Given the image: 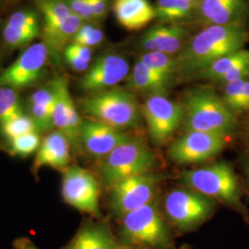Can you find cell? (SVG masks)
I'll return each instance as SVG.
<instances>
[{
  "label": "cell",
  "mask_w": 249,
  "mask_h": 249,
  "mask_svg": "<svg viewBox=\"0 0 249 249\" xmlns=\"http://www.w3.org/2000/svg\"><path fill=\"white\" fill-rule=\"evenodd\" d=\"M24 115L18 90L0 86V126Z\"/></svg>",
  "instance_id": "cell-27"
},
{
  "label": "cell",
  "mask_w": 249,
  "mask_h": 249,
  "mask_svg": "<svg viewBox=\"0 0 249 249\" xmlns=\"http://www.w3.org/2000/svg\"><path fill=\"white\" fill-rule=\"evenodd\" d=\"M248 77L224 84L223 101L232 113H237L241 96Z\"/></svg>",
  "instance_id": "cell-32"
},
{
  "label": "cell",
  "mask_w": 249,
  "mask_h": 249,
  "mask_svg": "<svg viewBox=\"0 0 249 249\" xmlns=\"http://www.w3.org/2000/svg\"><path fill=\"white\" fill-rule=\"evenodd\" d=\"M54 104L53 111V128L61 131L70 140L71 147L78 150L80 147V130L82 119L72 99L69 81L64 77L53 80Z\"/></svg>",
  "instance_id": "cell-14"
},
{
  "label": "cell",
  "mask_w": 249,
  "mask_h": 249,
  "mask_svg": "<svg viewBox=\"0 0 249 249\" xmlns=\"http://www.w3.org/2000/svg\"><path fill=\"white\" fill-rule=\"evenodd\" d=\"M155 9L156 18L162 22L175 23L190 18L196 5L188 0H157Z\"/></svg>",
  "instance_id": "cell-26"
},
{
  "label": "cell",
  "mask_w": 249,
  "mask_h": 249,
  "mask_svg": "<svg viewBox=\"0 0 249 249\" xmlns=\"http://www.w3.org/2000/svg\"><path fill=\"white\" fill-rule=\"evenodd\" d=\"M247 111H249V77H248L244 87L243 94L241 96L239 106L237 109V113H243Z\"/></svg>",
  "instance_id": "cell-37"
},
{
  "label": "cell",
  "mask_w": 249,
  "mask_h": 249,
  "mask_svg": "<svg viewBox=\"0 0 249 249\" xmlns=\"http://www.w3.org/2000/svg\"><path fill=\"white\" fill-rule=\"evenodd\" d=\"M67 2L72 13L81 18L84 22L95 20L89 7V0H67Z\"/></svg>",
  "instance_id": "cell-33"
},
{
  "label": "cell",
  "mask_w": 249,
  "mask_h": 249,
  "mask_svg": "<svg viewBox=\"0 0 249 249\" xmlns=\"http://www.w3.org/2000/svg\"><path fill=\"white\" fill-rule=\"evenodd\" d=\"M140 60L151 70L172 79H175V76L178 74V59L172 54L161 52H146L141 55Z\"/></svg>",
  "instance_id": "cell-28"
},
{
  "label": "cell",
  "mask_w": 249,
  "mask_h": 249,
  "mask_svg": "<svg viewBox=\"0 0 249 249\" xmlns=\"http://www.w3.org/2000/svg\"><path fill=\"white\" fill-rule=\"evenodd\" d=\"M50 57L49 49L43 41L27 46L18 58L1 72L0 86L18 90L35 85L45 77Z\"/></svg>",
  "instance_id": "cell-8"
},
{
  "label": "cell",
  "mask_w": 249,
  "mask_h": 249,
  "mask_svg": "<svg viewBox=\"0 0 249 249\" xmlns=\"http://www.w3.org/2000/svg\"><path fill=\"white\" fill-rule=\"evenodd\" d=\"M34 2L42 17L43 38L61 26L72 13L67 0H34Z\"/></svg>",
  "instance_id": "cell-24"
},
{
  "label": "cell",
  "mask_w": 249,
  "mask_h": 249,
  "mask_svg": "<svg viewBox=\"0 0 249 249\" xmlns=\"http://www.w3.org/2000/svg\"><path fill=\"white\" fill-rule=\"evenodd\" d=\"M142 113L151 140L158 145L168 142L184 121V107L166 95H150L143 104Z\"/></svg>",
  "instance_id": "cell-11"
},
{
  "label": "cell",
  "mask_w": 249,
  "mask_h": 249,
  "mask_svg": "<svg viewBox=\"0 0 249 249\" xmlns=\"http://www.w3.org/2000/svg\"><path fill=\"white\" fill-rule=\"evenodd\" d=\"M61 249H129L117 238L111 228L103 222H87L80 225Z\"/></svg>",
  "instance_id": "cell-19"
},
{
  "label": "cell",
  "mask_w": 249,
  "mask_h": 249,
  "mask_svg": "<svg viewBox=\"0 0 249 249\" xmlns=\"http://www.w3.org/2000/svg\"><path fill=\"white\" fill-rule=\"evenodd\" d=\"M187 32L178 24H159L143 34L140 46L147 52H161L174 55L185 47Z\"/></svg>",
  "instance_id": "cell-20"
},
{
  "label": "cell",
  "mask_w": 249,
  "mask_h": 249,
  "mask_svg": "<svg viewBox=\"0 0 249 249\" xmlns=\"http://www.w3.org/2000/svg\"><path fill=\"white\" fill-rule=\"evenodd\" d=\"M188 1H190V2H192V3H194L195 5H196V7H197V5H198V3L201 1V0H188Z\"/></svg>",
  "instance_id": "cell-40"
},
{
  "label": "cell",
  "mask_w": 249,
  "mask_h": 249,
  "mask_svg": "<svg viewBox=\"0 0 249 249\" xmlns=\"http://www.w3.org/2000/svg\"><path fill=\"white\" fill-rule=\"evenodd\" d=\"M89 3L95 20L107 16L109 9V0H89Z\"/></svg>",
  "instance_id": "cell-36"
},
{
  "label": "cell",
  "mask_w": 249,
  "mask_h": 249,
  "mask_svg": "<svg viewBox=\"0 0 249 249\" xmlns=\"http://www.w3.org/2000/svg\"><path fill=\"white\" fill-rule=\"evenodd\" d=\"M42 34L41 17L37 9H20L14 11L2 27L1 37L9 49L24 47Z\"/></svg>",
  "instance_id": "cell-16"
},
{
  "label": "cell",
  "mask_w": 249,
  "mask_h": 249,
  "mask_svg": "<svg viewBox=\"0 0 249 249\" xmlns=\"http://www.w3.org/2000/svg\"><path fill=\"white\" fill-rule=\"evenodd\" d=\"M1 1H2V0H0V4H1Z\"/></svg>",
  "instance_id": "cell-42"
},
{
  "label": "cell",
  "mask_w": 249,
  "mask_h": 249,
  "mask_svg": "<svg viewBox=\"0 0 249 249\" xmlns=\"http://www.w3.org/2000/svg\"><path fill=\"white\" fill-rule=\"evenodd\" d=\"M119 240L129 249H164L172 236L160 210L151 202L121 218Z\"/></svg>",
  "instance_id": "cell-4"
},
{
  "label": "cell",
  "mask_w": 249,
  "mask_h": 249,
  "mask_svg": "<svg viewBox=\"0 0 249 249\" xmlns=\"http://www.w3.org/2000/svg\"><path fill=\"white\" fill-rule=\"evenodd\" d=\"M80 105L82 112L90 119L122 131L134 127L141 119L142 110L135 95L121 87L89 93Z\"/></svg>",
  "instance_id": "cell-2"
},
{
  "label": "cell",
  "mask_w": 249,
  "mask_h": 249,
  "mask_svg": "<svg viewBox=\"0 0 249 249\" xmlns=\"http://www.w3.org/2000/svg\"><path fill=\"white\" fill-rule=\"evenodd\" d=\"M63 51L69 52L85 62L90 63L92 59V48H89L84 45H78L75 43H70L65 47Z\"/></svg>",
  "instance_id": "cell-34"
},
{
  "label": "cell",
  "mask_w": 249,
  "mask_h": 249,
  "mask_svg": "<svg viewBox=\"0 0 249 249\" xmlns=\"http://www.w3.org/2000/svg\"><path fill=\"white\" fill-rule=\"evenodd\" d=\"M12 247L14 249H41L36 247V244L28 237H18L15 239Z\"/></svg>",
  "instance_id": "cell-38"
},
{
  "label": "cell",
  "mask_w": 249,
  "mask_h": 249,
  "mask_svg": "<svg viewBox=\"0 0 249 249\" xmlns=\"http://www.w3.org/2000/svg\"><path fill=\"white\" fill-rule=\"evenodd\" d=\"M62 53L66 62L72 71L76 72H86L89 70L90 63L85 62L78 56L66 51H63Z\"/></svg>",
  "instance_id": "cell-35"
},
{
  "label": "cell",
  "mask_w": 249,
  "mask_h": 249,
  "mask_svg": "<svg viewBox=\"0 0 249 249\" xmlns=\"http://www.w3.org/2000/svg\"><path fill=\"white\" fill-rule=\"evenodd\" d=\"M54 88L53 81L34 91L28 101L30 115L40 132L53 130V111Z\"/></svg>",
  "instance_id": "cell-23"
},
{
  "label": "cell",
  "mask_w": 249,
  "mask_h": 249,
  "mask_svg": "<svg viewBox=\"0 0 249 249\" xmlns=\"http://www.w3.org/2000/svg\"><path fill=\"white\" fill-rule=\"evenodd\" d=\"M162 176L147 173L126 178L110 188V206L120 219L125 214L153 202Z\"/></svg>",
  "instance_id": "cell-9"
},
{
  "label": "cell",
  "mask_w": 249,
  "mask_h": 249,
  "mask_svg": "<svg viewBox=\"0 0 249 249\" xmlns=\"http://www.w3.org/2000/svg\"></svg>",
  "instance_id": "cell-43"
},
{
  "label": "cell",
  "mask_w": 249,
  "mask_h": 249,
  "mask_svg": "<svg viewBox=\"0 0 249 249\" xmlns=\"http://www.w3.org/2000/svg\"><path fill=\"white\" fill-rule=\"evenodd\" d=\"M249 40L245 25H212L194 36L177 56L178 74H196L217 59L243 49Z\"/></svg>",
  "instance_id": "cell-1"
},
{
  "label": "cell",
  "mask_w": 249,
  "mask_h": 249,
  "mask_svg": "<svg viewBox=\"0 0 249 249\" xmlns=\"http://www.w3.org/2000/svg\"><path fill=\"white\" fill-rule=\"evenodd\" d=\"M181 179L192 190L226 204L239 207L240 186L231 165L225 161L185 171Z\"/></svg>",
  "instance_id": "cell-6"
},
{
  "label": "cell",
  "mask_w": 249,
  "mask_h": 249,
  "mask_svg": "<svg viewBox=\"0 0 249 249\" xmlns=\"http://www.w3.org/2000/svg\"><path fill=\"white\" fill-rule=\"evenodd\" d=\"M64 201L81 213L100 217V183L87 169L73 165L63 174Z\"/></svg>",
  "instance_id": "cell-10"
},
{
  "label": "cell",
  "mask_w": 249,
  "mask_h": 249,
  "mask_svg": "<svg viewBox=\"0 0 249 249\" xmlns=\"http://www.w3.org/2000/svg\"><path fill=\"white\" fill-rule=\"evenodd\" d=\"M131 138L107 124L93 119L82 121L80 130V145L91 157L102 160L118 146Z\"/></svg>",
  "instance_id": "cell-15"
},
{
  "label": "cell",
  "mask_w": 249,
  "mask_h": 249,
  "mask_svg": "<svg viewBox=\"0 0 249 249\" xmlns=\"http://www.w3.org/2000/svg\"><path fill=\"white\" fill-rule=\"evenodd\" d=\"M9 2L11 3H15V2H18V1H22V0H9Z\"/></svg>",
  "instance_id": "cell-41"
},
{
  "label": "cell",
  "mask_w": 249,
  "mask_h": 249,
  "mask_svg": "<svg viewBox=\"0 0 249 249\" xmlns=\"http://www.w3.org/2000/svg\"><path fill=\"white\" fill-rule=\"evenodd\" d=\"M71 144L68 137L59 130L53 129L43 139L36 151L33 164V173L37 177L43 167H50L65 172L71 167Z\"/></svg>",
  "instance_id": "cell-17"
},
{
  "label": "cell",
  "mask_w": 249,
  "mask_h": 249,
  "mask_svg": "<svg viewBox=\"0 0 249 249\" xmlns=\"http://www.w3.org/2000/svg\"><path fill=\"white\" fill-rule=\"evenodd\" d=\"M101 161L99 178L102 184L109 189L126 178L151 173L156 163L151 149L141 140L132 138Z\"/></svg>",
  "instance_id": "cell-5"
},
{
  "label": "cell",
  "mask_w": 249,
  "mask_h": 249,
  "mask_svg": "<svg viewBox=\"0 0 249 249\" xmlns=\"http://www.w3.org/2000/svg\"><path fill=\"white\" fill-rule=\"evenodd\" d=\"M114 13L118 23L128 31H138L156 18L149 0H115Z\"/></svg>",
  "instance_id": "cell-21"
},
{
  "label": "cell",
  "mask_w": 249,
  "mask_h": 249,
  "mask_svg": "<svg viewBox=\"0 0 249 249\" xmlns=\"http://www.w3.org/2000/svg\"><path fill=\"white\" fill-rule=\"evenodd\" d=\"M185 124L187 131L227 135L236 125L235 116L212 89L195 88L185 96Z\"/></svg>",
  "instance_id": "cell-3"
},
{
  "label": "cell",
  "mask_w": 249,
  "mask_h": 249,
  "mask_svg": "<svg viewBox=\"0 0 249 249\" xmlns=\"http://www.w3.org/2000/svg\"><path fill=\"white\" fill-rule=\"evenodd\" d=\"M247 62H249V49H241L239 51L229 53L217 59L208 68L196 73V77L200 80H212L217 82L233 68Z\"/></svg>",
  "instance_id": "cell-25"
},
{
  "label": "cell",
  "mask_w": 249,
  "mask_h": 249,
  "mask_svg": "<svg viewBox=\"0 0 249 249\" xmlns=\"http://www.w3.org/2000/svg\"><path fill=\"white\" fill-rule=\"evenodd\" d=\"M175 79L166 77L150 69L140 59L129 75L128 86L131 89L150 95H167Z\"/></svg>",
  "instance_id": "cell-22"
},
{
  "label": "cell",
  "mask_w": 249,
  "mask_h": 249,
  "mask_svg": "<svg viewBox=\"0 0 249 249\" xmlns=\"http://www.w3.org/2000/svg\"><path fill=\"white\" fill-rule=\"evenodd\" d=\"M104 39L105 34L101 28L90 22H84L72 38L71 43L92 48L101 45Z\"/></svg>",
  "instance_id": "cell-31"
},
{
  "label": "cell",
  "mask_w": 249,
  "mask_h": 249,
  "mask_svg": "<svg viewBox=\"0 0 249 249\" xmlns=\"http://www.w3.org/2000/svg\"><path fill=\"white\" fill-rule=\"evenodd\" d=\"M1 129L3 135L9 140V142L25 134L38 131L33 118L25 114L1 125Z\"/></svg>",
  "instance_id": "cell-30"
},
{
  "label": "cell",
  "mask_w": 249,
  "mask_h": 249,
  "mask_svg": "<svg viewBox=\"0 0 249 249\" xmlns=\"http://www.w3.org/2000/svg\"><path fill=\"white\" fill-rule=\"evenodd\" d=\"M243 167H244V171L246 174V178L248 180L249 187V154H247L243 159Z\"/></svg>",
  "instance_id": "cell-39"
},
{
  "label": "cell",
  "mask_w": 249,
  "mask_h": 249,
  "mask_svg": "<svg viewBox=\"0 0 249 249\" xmlns=\"http://www.w3.org/2000/svg\"><path fill=\"white\" fill-rule=\"evenodd\" d=\"M227 144L225 135L187 131L168 149L170 160L178 164H190L211 160Z\"/></svg>",
  "instance_id": "cell-12"
},
{
  "label": "cell",
  "mask_w": 249,
  "mask_h": 249,
  "mask_svg": "<svg viewBox=\"0 0 249 249\" xmlns=\"http://www.w3.org/2000/svg\"><path fill=\"white\" fill-rule=\"evenodd\" d=\"M128 73L129 64L123 55L104 53L89 66L79 81V87L89 93L111 89L124 80Z\"/></svg>",
  "instance_id": "cell-13"
},
{
  "label": "cell",
  "mask_w": 249,
  "mask_h": 249,
  "mask_svg": "<svg viewBox=\"0 0 249 249\" xmlns=\"http://www.w3.org/2000/svg\"><path fill=\"white\" fill-rule=\"evenodd\" d=\"M41 142V136L38 131L25 134L9 141V151L11 155L27 157L38 151Z\"/></svg>",
  "instance_id": "cell-29"
},
{
  "label": "cell",
  "mask_w": 249,
  "mask_h": 249,
  "mask_svg": "<svg viewBox=\"0 0 249 249\" xmlns=\"http://www.w3.org/2000/svg\"><path fill=\"white\" fill-rule=\"evenodd\" d=\"M249 10V0H201L196 7L200 20L207 26L244 25Z\"/></svg>",
  "instance_id": "cell-18"
},
{
  "label": "cell",
  "mask_w": 249,
  "mask_h": 249,
  "mask_svg": "<svg viewBox=\"0 0 249 249\" xmlns=\"http://www.w3.org/2000/svg\"><path fill=\"white\" fill-rule=\"evenodd\" d=\"M164 210L170 221L179 230L196 228L213 214V198L192 189H175L164 199Z\"/></svg>",
  "instance_id": "cell-7"
}]
</instances>
